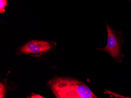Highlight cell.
<instances>
[{
	"label": "cell",
	"instance_id": "52a82bcc",
	"mask_svg": "<svg viewBox=\"0 0 131 98\" xmlns=\"http://www.w3.org/2000/svg\"><path fill=\"white\" fill-rule=\"evenodd\" d=\"M129 1H131V0H129Z\"/></svg>",
	"mask_w": 131,
	"mask_h": 98
},
{
	"label": "cell",
	"instance_id": "6da1fadb",
	"mask_svg": "<svg viewBox=\"0 0 131 98\" xmlns=\"http://www.w3.org/2000/svg\"><path fill=\"white\" fill-rule=\"evenodd\" d=\"M49 86L57 98H97L86 84L73 78L56 77Z\"/></svg>",
	"mask_w": 131,
	"mask_h": 98
},
{
	"label": "cell",
	"instance_id": "5b68a950",
	"mask_svg": "<svg viewBox=\"0 0 131 98\" xmlns=\"http://www.w3.org/2000/svg\"><path fill=\"white\" fill-rule=\"evenodd\" d=\"M6 93V90L5 87L2 83H1L0 85V98H4L5 96Z\"/></svg>",
	"mask_w": 131,
	"mask_h": 98
},
{
	"label": "cell",
	"instance_id": "8992f818",
	"mask_svg": "<svg viewBox=\"0 0 131 98\" xmlns=\"http://www.w3.org/2000/svg\"><path fill=\"white\" fill-rule=\"evenodd\" d=\"M29 98H45V97H43V96H42L40 95H39V94H35L34 95H32Z\"/></svg>",
	"mask_w": 131,
	"mask_h": 98
},
{
	"label": "cell",
	"instance_id": "3957f363",
	"mask_svg": "<svg viewBox=\"0 0 131 98\" xmlns=\"http://www.w3.org/2000/svg\"><path fill=\"white\" fill-rule=\"evenodd\" d=\"M51 44L50 42L40 40H32L21 47L20 51L26 54H37L46 52L51 49Z\"/></svg>",
	"mask_w": 131,
	"mask_h": 98
},
{
	"label": "cell",
	"instance_id": "7a4b0ae2",
	"mask_svg": "<svg viewBox=\"0 0 131 98\" xmlns=\"http://www.w3.org/2000/svg\"><path fill=\"white\" fill-rule=\"evenodd\" d=\"M107 31V41L104 48L96 49L108 53L114 59L115 63H121L125 55L122 53V46L124 44L123 36L121 31L113 30L106 22Z\"/></svg>",
	"mask_w": 131,
	"mask_h": 98
},
{
	"label": "cell",
	"instance_id": "277c9868",
	"mask_svg": "<svg viewBox=\"0 0 131 98\" xmlns=\"http://www.w3.org/2000/svg\"><path fill=\"white\" fill-rule=\"evenodd\" d=\"M7 0H0V13L5 12V8L7 6Z\"/></svg>",
	"mask_w": 131,
	"mask_h": 98
}]
</instances>
